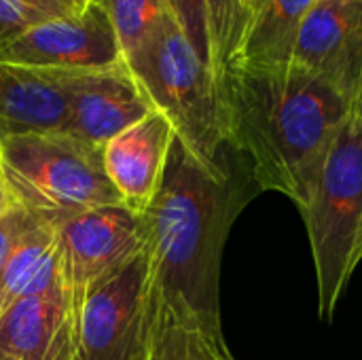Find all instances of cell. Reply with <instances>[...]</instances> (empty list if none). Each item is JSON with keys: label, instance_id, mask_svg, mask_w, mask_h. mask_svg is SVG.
Segmentation results:
<instances>
[{"label": "cell", "instance_id": "1", "mask_svg": "<svg viewBox=\"0 0 362 360\" xmlns=\"http://www.w3.org/2000/svg\"><path fill=\"white\" fill-rule=\"evenodd\" d=\"M218 89L227 149L248 163L259 191L288 197L301 214L350 115L348 100L297 64H235Z\"/></svg>", "mask_w": 362, "mask_h": 360}, {"label": "cell", "instance_id": "2", "mask_svg": "<svg viewBox=\"0 0 362 360\" xmlns=\"http://www.w3.org/2000/svg\"><path fill=\"white\" fill-rule=\"evenodd\" d=\"M257 193L250 168L235 151L229 149L221 168H208L174 140L163 182L146 210V250L155 284L204 331H223V250Z\"/></svg>", "mask_w": 362, "mask_h": 360}, {"label": "cell", "instance_id": "3", "mask_svg": "<svg viewBox=\"0 0 362 360\" xmlns=\"http://www.w3.org/2000/svg\"><path fill=\"white\" fill-rule=\"evenodd\" d=\"M155 110L174 127L176 140L204 166L221 168L227 157L221 89L172 13L157 32L123 57Z\"/></svg>", "mask_w": 362, "mask_h": 360}, {"label": "cell", "instance_id": "4", "mask_svg": "<svg viewBox=\"0 0 362 360\" xmlns=\"http://www.w3.org/2000/svg\"><path fill=\"white\" fill-rule=\"evenodd\" d=\"M0 172L11 199L57 227L83 212L123 204L102 149L66 132H30L0 140Z\"/></svg>", "mask_w": 362, "mask_h": 360}, {"label": "cell", "instance_id": "5", "mask_svg": "<svg viewBox=\"0 0 362 360\" xmlns=\"http://www.w3.org/2000/svg\"><path fill=\"white\" fill-rule=\"evenodd\" d=\"M318 284V314L333 323L354 265L362 225V127L348 115L301 212Z\"/></svg>", "mask_w": 362, "mask_h": 360}, {"label": "cell", "instance_id": "6", "mask_svg": "<svg viewBox=\"0 0 362 360\" xmlns=\"http://www.w3.org/2000/svg\"><path fill=\"white\" fill-rule=\"evenodd\" d=\"M62 289L76 314L87 293L146 248V214L117 204L57 225Z\"/></svg>", "mask_w": 362, "mask_h": 360}, {"label": "cell", "instance_id": "7", "mask_svg": "<svg viewBox=\"0 0 362 360\" xmlns=\"http://www.w3.org/2000/svg\"><path fill=\"white\" fill-rule=\"evenodd\" d=\"M151 286L146 248L98 282L76 314L74 360H140Z\"/></svg>", "mask_w": 362, "mask_h": 360}, {"label": "cell", "instance_id": "8", "mask_svg": "<svg viewBox=\"0 0 362 360\" xmlns=\"http://www.w3.org/2000/svg\"><path fill=\"white\" fill-rule=\"evenodd\" d=\"M0 59L32 70L81 72L115 66L123 51L104 0H89L23 30L0 47Z\"/></svg>", "mask_w": 362, "mask_h": 360}, {"label": "cell", "instance_id": "9", "mask_svg": "<svg viewBox=\"0 0 362 360\" xmlns=\"http://www.w3.org/2000/svg\"><path fill=\"white\" fill-rule=\"evenodd\" d=\"M59 74L68 98V119L62 132L87 144L102 149L110 138L155 110L125 62Z\"/></svg>", "mask_w": 362, "mask_h": 360}, {"label": "cell", "instance_id": "10", "mask_svg": "<svg viewBox=\"0 0 362 360\" xmlns=\"http://www.w3.org/2000/svg\"><path fill=\"white\" fill-rule=\"evenodd\" d=\"M293 64L325 79L352 108L362 81V0H316L299 30Z\"/></svg>", "mask_w": 362, "mask_h": 360}, {"label": "cell", "instance_id": "11", "mask_svg": "<svg viewBox=\"0 0 362 360\" xmlns=\"http://www.w3.org/2000/svg\"><path fill=\"white\" fill-rule=\"evenodd\" d=\"M174 140L172 123L153 110L102 146L106 176L123 206L146 214L163 182Z\"/></svg>", "mask_w": 362, "mask_h": 360}, {"label": "cell", "instance_id": "12", "mask_svg": "<svg viewBox=\"0 0 362 360\" xmlns=\"http://www.w3.org/2000/svg\"><path fill=\"white\" fill-rule=\"evenodd\" d=\"M76 323L64 289L0 312V360H74Z\"/></svg>", "mask_w": 362, "mask_h": 360}, {"label": "cell", "instance_id": "13", "mask_svg": "<svg viewBox=\"0 0 362 360\" xmlns=\"http://www.w3.org/2000/svg\"><path fill=\"white\" fill-rule=\"evenodd\" d=\"M68 98L57 70H32L0 59V140L30 132H62Z\"/></svg>", "mask_w": 362, "mask_h": 360}, {"label": "cell", "instance_id": "14", "mask_svg": "<svg viewBox=\"0 0 362 360\" xmlns=\"http://www.w3.org/2000/svg\"><path fill=\"white\" fill-rule=\"evenodd\" d=\"M62 289L57 227L38 221L0 272V312L28 297H45Z\"/></svg>", "mask_w": 362, "mask_h": 360}, {"label": "cell", "instance_id": "15", "mask_svg": "<svg viewBox=\"0 0 362 360\" xmlns=\"http://www.w3.org/2000/svg\"><path fill=\"white\" fill-rule=\"evenodd\" d=\"M314 2L316 0H265L263 6L252 15L229 66L293 64L299 30Z\"/></svg>", "mask_w": 362, "mask_h": 360}, {"label": "cell", "instance_id": "16", "mask_svg": "<svg viewBox=\"0 0 362 360\" xmlns=\"http://www.w3.org/2000/svg\"><path fill=\"white\" fill-rule=\"evenodd\" d=\"M140 360H197L193 320L155 284L151 286Z\"/></svg>", "mask_w": 362, "mask_h": 360}, {"label": "cell", "instance_id": "17", "mask_svg": "<svg viewBox=\"0 0 362 360\" xmlns=\"http://www.w3.org/2000/svg\"><path fill=\"white\" fill-rule=\"evenodd\" d=\"M210 68L218 83L221 74L233 62L242 36L248 25V15L242 0H206Z\"/></svg>", "mask_w": 362, "mask_h": 360}, {"label": "cell", "instance_id": "18", "mask_svg": "<svg viewBox=\"0 0 362 360\" xmlns=\"http://www.w3.org/2000/svg\"><path fill=\"white\" fill-rule=\"evenodd\" d=\"M123 57L151 38L170 13L168 0H104Z\"/></svg>", "mask_w": 362, "mask_h": 360}, {"label": "cell", "instance_id": "19", "mask_svg": "<svg viewBox=\"0 0 362 360\" xmlns=\"http://www.w3.org/2000/svg\"><path fill=\"white\" fill-rule=\"evenodd\" d=\"M168 8L185 36L191 40L202 59L210 66L208 47V23H206V0H168ZM212 70V68H210Z\"/></svg>", "mask_w": 362, "mask_h": 360}, {"label": "cell", "instance_id": "20", "mask_svg": "<svg viewBox=\"0 0 362 360\" xmlns=\"http://www.w3.org/2000/svg\"><path fill=\"white\" fill-rule=\"evenodd\" d=\"M40 219L32 216L25 208L11 202V206L0 214V272L17 250L21 240L36 227Z\"/></svg>", "mask_w": 362, "mask_h": 360}, {"label": "cell", "instance_id": "21", "mask_svg": "<svg viewBox=\"0 0 362 360\" xmlns=\"http://www.w3.org/2000/svg\"><path fill=\"white\" fill-rule=\"evenodd\" d=\"M42 19H47V17L28 8L19 0H0V47H4L15 36H19L23 30H28L30 25H34Z\"/></svg>", "mask_w": 362, "mask_h": 360}, {"label": "cell", "instance_id": "22", "mask_svg": "<svg viewBox=\"0 0 362 360\" xmlns=\"http://www.w3.org/2000/svg\"><path fill=\"white\" fill-rule=\"evenodd\" d=\"M195 333V359L197 360H235L225 344L223 331H204L193 325Z\"/></svg>", "mask_w": 362, "mask_h": 360}, {"label": "cell", "instance_id": "23", "mask_svg": "<svg viewBox=\"0 0 362 360\" xmlns=\"http://www.w3.org/2000/svg\"><path fill=\"white\" fill-rule=\"evenodd\" d=\"M21 4H25L28 8L40 13L42 17H59L66 15L70 11H74L76 6L70 0H19Z\"/></svg>", "mask_w": 362, "mask_h": 360}, {"label": "cell", "instance_id": "24", "mask_svg": "<svg viewBox=\"0 0 362 360\" xmlns=\"http://www.w3.org/2000/svg\"><path fill=\"white\" fill-rule=\"evenodd\" d=\"M11 195H8V189H6V185H4V178H2V172H0V214L11 206Z\"/></svg>", "mask_w": 362, "mask_h": 360}, {"label": "cell", "instance_id": "25", "mask_svg": "<svg viewBox=\"0 0 362 360\" xmlns=\"http://www.w3.org/2000/svg\"><path fill=\"white\" fill-rule=\"evenodd\" d=\"M263 2L265 0H242V4H244V11H246V15H248V23H250V19H252V15L263 6ZM248 28V25H246Z\"/></svg>", "mask_w": 362, "mask_h": 360}, {"label": "cell", "instance_id": "26", "mask_svg": "<svg viewBox=\"0 0 362 360\" xmlns=\"http://www.w3.org/2000/svg\"><path fill=\"white\" fill-rule=\"evenodd\" d=\"M352 115L356 117V121L361 123L362 127V81H361V87H358V93H356V98H354V102H352Z\"/></svg>", "mask_w": 362, "mask_h": 360}, {"label": "cell", "instance_id": "27", "mask_svg": "<svg viewBox=\"0 0 362 360\" xmlns=\"http://www.w3.org/2000/svg\"><path fill=\"white\" fill-rule=\"evenodd\" d=\"M362 263V225H361V233H358V242H356V250H354V265L358 267Z\"/></svg>", "mask_w": 362, "mask_h": 360}, {"label": "cell", "instance_id": "28", "mask_svg": "<svg viewBox=\"0 0 362 360\" xmlns=\"http://www.w3.org/2000/svg\"><path fill=\"white\" fill-rule=\"evenodd\" d=\"M70 2H72L74 6H83V4H85V2H89V0H70Z\"/></svg>", "mask_w": 362, "mask_h": 360}]
</instances>
